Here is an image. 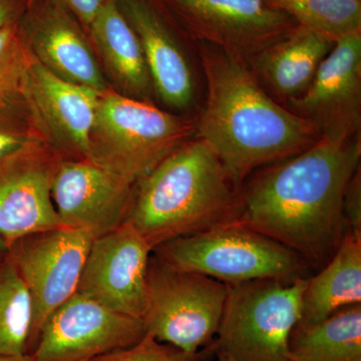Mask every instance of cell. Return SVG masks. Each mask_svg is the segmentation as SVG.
Segmentation results:
<instances>
[{"label": "cell", "mask_w": 361, "mask_h": 361, "mask_svg": "<svg viewBox=\"0 0 361 361\" xmlns=\"http://www.w3.org/2000/svg\"><path fill=\"white\" fill-rule=\"evenodd\" d=\"M141 44L155 96L184 111L196 96L194 71L174 26L158 0H116Z\"/></svg>", "instance_id": "obj_16"}, {"label": "cell", "mask_w": 361, "mask_h": 361, "mask_svg": "<svg viewBox=\"0 0 361 361\" xmlns=\"http://www.w3.org/2000/svg\"><path fill=\"white\" fill-rule=\"evenodd\" d=\"M195 135L194 121L111 89L99 96L89 161L135 184Z\"/></svg>", "instance_id": "obj_4"}, {"label": "cell", "mask_w": 361, "mask_h": 361, "mask_svg": "<svg viewBox=\"0 0 361 361\" xmlns=\"http://www.w3.org/2000/svg\"><path fill=\"white\" fill-rule=\"evenodd\" d=\"M111 89L154 104L155 96L141 44L116 0H106L87 30Z\"/></svg>", "instance_id": "obj_18"}, {"label": "cell", "mask_w": 361, "mask_h": 361, "mask_svg": "<svg viewBox=\"0 0 361 361\" xmlns=\"http://www.w3.org/2000/svg\"><path fill=\"white\" fill-rule=\"evenodd\" d=\"M90 361H201L199 353L191 355L146 334L129 348L97 356Z\"/></svg>", "instance_id": "obj_26"}, {"label": "cell", "mask_w": 361, "mask_h": 361, "mask_svg": "<svg viewBox=\"0 0 361 361\" xmlns=\"http://www.w3.org/2000/svg\"><path fill=\"white\" fill-rule=\"evenodd\" d=\"M357 304H361V240L348 231L329 262L306 280L297 324H315Z\"/></svg>", "instance_id": "obj_20"}, {"label": "cell", "mask_w": 361, "mask_h": 361, "mask_svg": "<svg viewBox=\"0 0 361 361\" xmlns=\"http://www.w3.org/2000/svg\"><path fill=\"white\" fill-rule=\"evenodd\" d=\"M9 255V246L6 240L0 234V263L6 260Z\"/></svg>", "instance_id": "obj_30"}, {"label": "cell", "mask_w": 361, "mask_h": 361, "mask_svg": "<svg viewBox=\"0 0 361 361\" xmlns=\"http://www.w3.org/2000/svg\"><path fill=\"white\" fill-rule=\"evenodd\" d=\"M239 189L207 142L194 137L135 184L128 224L152 249L234 221Z\"/></svg>", "instance_id": "obj_3"}, {"label": "cell", "mask_w": 361, "mask_h": 361, "mask_svg": "<svg viewBox=\"0 0 361 361\" xmlns=\"http://www.w3.org/2000/svg\"><path fill=\"white\" fill-rule=\"evenodd\" d=\"M47 148L33 127L23 104L0 108V166Z\"/></svg>", "instance_id": "obj_25"}, {"label": "cell", "mask_w": 361, "mask_h": 361, "mask_svg": "<svg viewBox=\"0 0 361 361\" xmlns=\"http://www.w3.org/2000/svg\"><path fill=\"white\" fill-rule=\"evenodd\" d=\"M166 13L198 44L250 63L296 27L286 13L265 0H158Z\"/></svg>", "instance_id": "obj_8"}, {"label": "cell", "mask_w": 361, "mask_h": 361, "mask_svg": "<svg viewBox=\"0 0 361 361\" xmlns=\"http://www.w3.org/2000/svg\"><path fill=\"white\" fill-rule=\"evenodd\" d=\"M135 184L89 160L59 159L51 198L61 225L94 239L127 222Z\"/></svg>", "instance_id": "obj_15"}, {"label": "cell", "mask_w": 361, "mask_h": 361, "mask_svg": "<svg viewBox=\"0 0 361 361\" xmlns=\"http://www.w3.org/2000/svg\"><path fill=\"white\" fill-rule=\"evenodd\" d=\"M297 25L336 42L361 32V0H265Z\"/></svg>", "instance_id": "obj_23"}, {"label": "cell", "mask_w": 361, "mask_h": 361, "mask_svg": "<svg viewBox=\"0 0 361 361\" xmlns=\"http://www.w3.org/2000/svg\"><path fill=\"white\" fill-rule=\"evenodd\" d=\"M154 253L225 284L303 277L310 263L288 247L237 221L166 242Z\"/></svg>", "instance_id": "obj_6"}, {"label": "cell", "mask_w": 361, "mask_h": 361, "mask_svg": "<svg viewBox=\"0 0 361 361\" xmlns=\"http://www.w3.org/2000/svg\"><path fill=\"white\" fill-rule=\"evenodd\" d=\"M334 44L329 37L297 25L256 56L250 66L259 82L284 103L307 90Z\"/></svg>", "instance_id": "obj_19"}, {"label": "cell", "mask_w": 361, "mask_h": 361, "mask_svg": "<svg viewBox=\"0 0 361 361\" xmlns=\"http://www.w3.org/2000/svg\"><path fill=\"white\" fill-rule=\"evenodd\" d=\"M343 213L348 231L361 240V174L360 167L355 173L346 189Z\"/></svg>", "instance_id": "obj_27"}, {"label": "cell", "mask_w": 361, "mask_h": 361, "mask_svg": "<svg viewBox=\"0 0 361 361\" xmlns=\"http://www.w3.org/2000/svg\"><path fill=\"white\" fill-rule=\"evenodd\" d=\"M59 159L45 148L0 166V234L8 246L33 233L63 227L51 198Z\"/></svg>", "instance_id": "obj_17"}, {"label": "cell", "mask_w": 361, "mask_h": 361, "mask_svg": "<svg viewBox=\"0 0 361 361\" xmlns=\"http://www.w3.org/2000/svg\"><path fill=\"white\" fill-rule=\"evenodd\" d=\"M220 361H226V360H220Z\"/></svg>", "instance_id": "obj_32"}, {"label": "cell", "mask_w": 361, "mask_h": 361, "mask_svg": "<svg viewBox=\"0 0 361 361\" xmlns=\"http://www.w3.org/2000/svg\"><path fill=\"white\" fill-rule=\"evenodd\" d=\"M99 94L56 77L32 54L23 82V106L47 148L59 158L89 160Z\"/></svg>", "instance_id": "obj_11"}, {"label": "cell", "mask_w": 361, "mask_h": 361, "mask_svg": "<svg viewBox=\"0 0 361 361\" xmlns=\"http://www.w3.org/2000/svg\"><path fill=\"white\" fill-rule=\"evenodd\" d=\"M152 253L146 240L128 223L92 240L77 293L115 312L142 319Z\"/></svg>", "instance_id": "obj_13"}, {"label": "cell", "mask_w": 361, "mask_h": 361, "mask_svg": "<svg viewBox=\"0 0 361 361\" xmlns=\"http://www.w3.org/2000/svg\"><path fill=\"white\" fill-rule=\"evenodd\" d=\"M360 157V135L320 137L302 153L270 165L242 185L234 221L322 267L348 232L344 196Z\"/></svg>", "instance_id": "obj_1"}, {"label": "cell", "mask_w": 361, "mask_h": 361, "mask_svg": "<svg viewBox=\"0 0 361 361\" xmlns=\"http://www.w3.org/2000/svg\"><path fill=\"white\" fill-rule=\"evenodd\" d=\"M18 23L0 32V108L23 104V82L32 54Z\"/></svg>", "instance_id": "obj_24"}, {"label": "cell", "mask_w": 361, "mask_h": 361, "mask_svg": "<svg viewBox=\"0 0 361 361\" xmlns=\"http://www.w3.org/2000/svg\"><path fill=\"white\" fill-rule=\"evenodd\" d=\"M61 1L70 9L71 13L78 18L87 32L90 23L94 20L106 0H61Z\"/></svg>", "instance_id": "obj_28"}, {"label": "cell", "mask_w": 361, "mask_h": 361, "mask_svg": "<svg viewBox=\"0 0 361 361\" xmlns=\"http://www.w3.org/2000/svg\"><path fill=\"white\" fill-rule=\"evenodd\" d=\"M32 322L30 292L8 255L0 263V355H27Z\"/></svg>", "instance_id": "obj_22"}, {"label": "cell", "mask_w": 361, "mask_h": 361, "mask_svg": "<svg viewBox=\"0 0 361 361\" xmlns=\"http://www.w3.org/2000/svg\"><path fill=\"white\" fill-rule=\"evenodd\" d=\"M18 25L28 51L52 75L97 92L111 90L87 30L61 0H32Z\"/></svg>", "instance_id": "obj_14"}, {"label": "cell", "mask_w": 361, "mask_h": 361, "mask_svg": "<svg viewBox=\"0 0 361 361\" xmlns=\"http://www.w3.org/2000/svg\"><path fill=\"white\" fill-rule=\"evenodd\" d=\"M146 334L142 319L75 293L47 318L30 355L32 361H90Z\"/></svg>", "instance_id": "obj_10"}, {"label": "cell", "mask_w": 361, "mask_h": 361, "mask_svg": "<svg viewBox=\"0 0 361 361\" xmlns=\"http://www.w3.org/2000/svg\"><path fill=\"white\" fill-rule=\"evenodd\" d=\"M0 361H32V358L30 355L20 356L0 355Z\"/></svg>", "instance_id": "obj_31"}, {"label": "cell", "mask_w": 361, "mask_h": 361, "mask_svg": "<svg viewBox=\"0 0 361 361\" xmlns=\"http://www.w3.org/2000/svg\"><path fill=\"white\" fill-rule=\"evenodd\" d=\"M283 106L313 123L320 137L350 139L361 128V32L344 35L302 94Z\"/></svg>", "instance_id": "obj_12"}, {"label": "cell", "mask_w": 361, "mask_h": 361, "mask_svg": "<svg viewBox=\"0 0 361 361\" xmlns=\"http://www.w3.org/2000/svg\"><path fill=\"white\" fill-rule=\"evenodd\" d=\"M306 280L227 284L215 342L220 360L290 361L289 337L300 319Z\"/></svg>", "instance_id": "obj_5"}, {"label": "cell", "mask_w": 361, "mask_h": 361, "mask_svg": "<svg viewBox=\"0 0 361 361\" xmlns=\"http://www.w3.org/2000/svg\"><path fill=\"white\" fill-rule=\"evenodd\" d=\"M206 99L196 135L210 146L238 189L266 166L302 153L320 139L313 123L278 104L250 65L199 44Z\"/></svg>", "instance_id": "obj_2"}, {"label": "cell", "mask_w": 361, "mask_h": 361, "mask_svg": "<svg viewBox=\"0 0 361 361\" xmlns=\"http://www.w3.org/2000/svg\"><path fill=\"white\" fill-rule=\"evenodd\" d=\"M227 284L171 264L156 253L147 273V334L191 355L217 336Z\"/></svg>", "instance_id": "obj_7"}, {"label": "cell", "mask_w": 361, "mask_h": 361, "mask_svg": "<svg viewBox=\"0 0 361 361\" xmlns=\"http://www.w3.org/2000/svg\"><path fill=\"white\" fill-rule=\"evenodd\" d=\"M92 240L84 230L61 227L33 233L9 246V257L32 299L27 355L32 353L47 318L77 293Z\"/></svg>", "instance_id": "obj_9"}, {"label": "cell", "mask_w": 361, "mask_h": 361, "mask_svg": "<svg viewBox=\"0 0 361 361\" xmlns=\"http://www.w3.org/2000/svg\"><path fill=\"white\" fill-rule=\"evenodd\" d=\"M220 361V360H219Z\"/></svg>", "instance_id": "obj_33"}, {"label": "cell", "mask_w": 361, "mask_h": 361, "mask_svg": "<svg viewBox=\"0 0 361 361\" xmlns=\"http://www.w3.org/2000/svg\"><path fill=\"white\" fill-rule=\"evenodd\" d=\"M288 353L290 361H361V304L315 324H296Z\"/></svg>", "instance_id": "obj_21"}, {"label": "cell", "mask_w": 361, "mask_h": 361, "mask_svg": "<svg viewBox=\"0 0 361 361\" xmlns=\"http://www.w3.org/2000/svg\"><path fill=\"white\" fill-rule=\"evenodd\" d=\"M32 0H0V32L20 23Z\"/></svg>", "instance_id": "obj_29"}]
</instances>
